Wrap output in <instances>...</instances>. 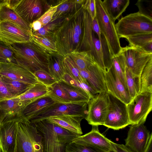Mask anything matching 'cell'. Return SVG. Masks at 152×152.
<instances>
[{
    "mask_svg": "<svg viewBox=\"0 0 152 152\" xmlns=\"http://www.w3.org/2000/svg\"><path fill=\"white\" fill-rule=\"evenodd\" d=\"M46 4V1L44 0H21L14 10L30 25L43 14L44 5Z\"/></svg>",
    "mask_w": 152,
    "mask_h": 152,
    "instance_id": "cell-14",
    "label": "cell"
},
{
    "mask_svg": "<svg viewBox=\"0 0 152 152\" xmlns=\"http://www.w3.org/2000/svg\"><path fill=\"white\" fill-rule=\"evenodd\" d=\"M114 152H134L129 148L123 144H120L114 143L112 141L111 142Z\"/></svg>",
    "mask_w": 152,
    "mask_h": 152,
    "instance_id": "cell-50",
    "label": "cell"
},
{
    "mask_svg": "<svg viewBox=\"0 0 152 152\" xmlns=\"http://www.w3.org/2000/svg\"><path fill=\"white\" fill-rule=\"evenodd\" d=\"M126 79L128 90L132 100L139 91L138 78H135L130 71L126 67Z\"/></svg>",
    "mask_w": 152,
    "mask_h": 152,
    "instance_id": "cell-42",
    "label": "cell"
},
{
    "mask_svg": "<svg viewBox=\"0 0 152 152\" xmlns=\"http://www.w3.org/2000/svg\"><path fill=\"white\" fill-rule=\"evenodd\" d=\"M126 39L129 42V46L138 47L152 53V33L140 34Z\"/></svg>",
    "mask_w": 152,
    "mask_h": 152,
    "instance_id": "cell-29",
    "label": "cell"
},
{
    "mask_svg": "<svg viewBox=\"0 0 152 152\" xmlns=\"http://www.w3.org/2000/svg\"><path fill=\"white\" fill-rule=\"evenodd\" d=\"M8 22L14 24L31 33L30 25L23 20L14 10L5 4L0 5V23Z\"/></svg>",
    "mask_w": 152,
    "mask_h": 152,
    "instance_id": "cell-23",
    "label": "cell"
},
{
    "mask_svg": "<svg viewBox=\"0 0 152 152\" xmlns=\"http://www.w3.org/2000/svg\"><path fill=\"white\" fill-rule=\"evenodd\" d=\"M0 75L30 85L39 82L34 74L18 65L0 64Z\"/></svg>",
    "mask_w": 152,
    "mask_h": 152,
    "instance_id": "cell-17",
    "label": "cell"
},
{
    "mask_svg": "<svg viewBox=\"0 0 152 152\" xmlns=\"http://www.w3.org/2000/svg\"><path fill=\"white\" fill-rule=\"evenodd\" d=\"M110 152H114L113 151H111Z\"/></svg>",
    "mask_w": 152,
    "mask_h": 152,
    "instance_id": "cell-57",
    "label": "cell"
},
{
    "mask_svg": "<svg viewBox=\"0 0 152 152\" xmlns=\"http://www.w3.org/2000/svg\"><path fill=\"white\" fill-rule=\"evenodd\" d=\"M34 74L39 82L47 86H50L57 82L50 73L46 71L39 70L35 72Z\"/></svg>",
    "mask_w": 152,
    "mask_h": 152,
    "instance_id": "cell-45",
    "label": "cell"
},
{
    "mask_svg": "<svg viewBox=\"0 0 152 152\" xmlns=\"http://www.w3.org/2000/svg\"><path fill=\"white\" fill-rule=\"evenodd\" d=\"M65 152H106L94 146L71 142L66 146Z\"/></svg>",
    "mask_w": 152,
    "mask_h": 152,
    "instance_id": "cell-43",
    "label": "cell"
},
{
    "mask_svg": "<svg viewBox=\"0 0 152 152\" xmlns=\"http://www.w3.org/2000/svg\"><path fill=\"white\" fill-rule=\"evenodd\" d=\"M130 125L144 124L152 109V93L137 94L127 105Z\"/></svg>",
    "mask_w": 152,
    "mask_h": 152,
    "instance_id": "cell-8",
    "label": "cell"
},
{
    "mask_svg": "<svg viewBox=\"0 0 152 152\" xmlns=\"http://www.w3.org/2000/svg\"><path fill=\"white\" fill-rule=\"evenodd\" d=\"M92 45L91 53L93 57L95 62L104 72L106 71L103 60L100 40L96 34L92 32Z\"/></svg>",
    "mask_w": 152,
    "mask_h": 152,
    "instance_id": "cell-38",
    "label": "cell"
},
{
    "mask_svg": "<svg viewBox=\"0 0 152 152\" xmlns=\"http://www.w3.org/2000/svg\"><path fill=\"white\" fill-rule=\"evenodd\" d=\"M0 152H2L1 149L0 148Z\"/></svg>",
    "mask_w": 152,
    "mask_h": 152,
    "instance_id": "cell-56",
    "label": "cell"
},
{
    "mask_svg": "<svg viewBox=\"0 0 152 152\" xmlns=\"http://www.w3.org/2000/svg\"><path fill=\"white\" fill-rule=\"evenodd\" d=\"M18 65L34 74L39 70L48 72L49 56L32 41L9 45Z\"/></svg>",
    "mask_w": 152,
    "mask_h": 152,
    "instance_id": "cell-3",
    "label": "cell"
},
{
    "mask_svg": "<svg viewBox=\"0 0 152 152\" xmlns=\"http://www.w3.org/2000/svg\"><path fill=\"white\" fill-rule=\"evenodd\" d=\"M83 21V6L77 11L64 18L54 37L58 54L64 57L77 50L82 37Z\"/></svg>",
    "mask_w": 152,
    "mask_h": 152,
    "instance_id": "cell-1",
    "label": "cell"
},
{
    "mask_svg": "<svg viewBox=\"0 0 152 152\" xmlns=\"http://www.w3.org/2000/svg\"><path fill=\"white\" fill-rule=\"evenodd\" d=\"M85 0H64L58 6L57 11L50 22L64 18L78 10Z\"/></svg>",
    "mask_w": 152,
    "mask_h": 152,
    "instance_id": "cell-24",
    "label": "cell"
},
{
    "mask_svg": "<svg viewBox=\"0 0 152 152\" xmlns=\"http://www.w3.org/2000/svg\"><path fill=\"white\" fill-rule=\"evenodd\" d=\"M30 34L12 23H0V39L9 45L30 42Z\"/></svg>",
    "mask_w": 152,
    "mask_h": 152,
    "instance_id": "cell-15",
    "label": "cell"
},
{
    "mask_svg": "<svg viewBox=\"0 0 152 152\" xmlns=\"http://www.w3.org/2000/svg\"><path fill=\"white\" fill-rule=\"evenodd\" d=\"M30 26L31 28V32L37 31L43 27L41 23L37 20L34 21Z\"/></svg>",
    "mask_w": 152,
    "mask_h": 152,
    "instance_id": "cell-52",
    "label": "cell"
},
{
    "mask_svg": "<svg viewBox=\"0 0 152 152\" xmlns=\"http://www.w3.org/2000/svg\"><path fill=\"white\" fill-rule=\"evenodd\" d=\"M139 81L138 94L143 92L152 93V58L143 69L139 78Z\"/></svg>",
    "mask_w": 152,
    "mask_h": 152,
    "instance_id": "cell-30",
    "label": "cell"
},
{
    "mask_svg": "<svg viewBox=\"0 0 152 152\" xmlns=\"http://www.w3.org/2000/svg\"><path fill=\"white\" fill-rule=\"evenodd\" d=\"M103 5L112 20L115 23L129 5V0H104Z\"/></svg>",
    "mask_w": 152,
    "mask_h": 152,
    "instance_id": "cell-22",
    "label": "cell"
},
{
    "mask_svg": "<svg viewBox=\"0 0 152 152\" xmlns=\"http://www.w3.org/2000/svg\"><path fill=\"white\" fill-rule=\"evenodd\" d=\"M58 102L48 95L40 98L25 105L18 115L21 119L28 121Z\"/></svg>",
    "mask_w": 152,
    "mask_h": 152,
    "instance_id": "cell-19",
    "label": "cell"
},
{
    "mask_svg": "<svg viewBox=\"0 0 152 152\" xmlns=\"http://www.w3.org/2000/svg\"><path fill=\"white\" fill-rule=\"evenodd\" d=\"M31 41L42 50L50 55L57 54L58 49L54 38L41 37L30 34Z\"/></svg>",
    "mask_w": 152,
    "mask_h": 152,
    "instance_id": "cell-31",
    "label": "cell"
},
{
    "mask_svg": "<svg viewBox=\"0 0 152 152\" xmlns=\"http://www.w3.org/2000/svg\"><path fill=\"white\" fill-rule=\"evenodd\" d=\"M135 5L140 14L152 19V1L139 0Z\"/></svg>",
    "mask_w": 152,
    "mask_h": 152,
    "instance_id": "cell-46",
    "label": "cell"
},
{
    "mask_svg": "<svg viewBox=\"0 0 152 152\" xmlns=\"http://www.w3.org/2000/svg\"><path fill=\"white\" fill-rule=\"evenodd\" d=\"M152 134H151L144 152H152Z\"/></svg>",
    "mask_w": 152,
    "mask_h": 152,
    "instance_id": "cell-54",
    "label": "cell"
},
{
    "mask_svg": "<svg viewBox=\"0 0 152 152\" xmlns=\"http://www.w3.org/2000/svg\"><path fill=\"white\" fill-rule=\"evenodd\" d=\"M111 141L94 127L90 132L79 136L72 141L77 144L94 146L106 152L113 150Z\"/></svg>",
    "mask_w": 152,
    "mask_h": 152,
    "instance_id": "cell-20",
    "label": "cell"
},
{
    "mask_svg": "<svg viewBox=\"0 0 152 152\" xmlns=\"http://www.w3.org/2000/svg\"><path fill=\"white\" fill-rule=\"evenodd\" d=\"M84 21L82 37L79 47L78 51H91L92 45V19L88 12L83 9Z\"/></svg>",
    "mask_w": 152,
    "mask_h": 152,
    "instance_id": "cell-25",
    "label": "cell"
},
{
    "mask_svg": "<svg viewBox=\"0 0 152 152\" xmlns=\"http://www.w3.org/2000/svg\"><path fill=\"white\" fill-rule=\"evenodd\" d=\"M17 125L15 152H43L42 137L34 125L20 119Z\"/></svg>",
    "mask_w": 152,
    "mask_h": 152,
    "instance_id": "cell-4",
    "label": "cell"
},
{
    "mask_svg": "<svg viewBox=\"0 0 152 152\" xmlns=\"http://www.w3.org/2000/svg\"><path fill=\"white\" fill-rule=\"evenodd\" d=\"M88 102L72 103L56 102L43 112L28 121L34 124L49 117L64 115L86 117L87 113Z\"/></svg>",
    "mask_w": 152,
    "mask_h": 152,
    "instance_id": "cell-9",
    "label": "cell"
},
{
    "mask_svg": "<svg viewBox=\"0 0 152 152\" xmlns=\"http://www.w3.org/2000/svg\"><path fill=\"white\" fill-rule=\"evenodd\" d=\"M91 28L92 31L96 34L98 38L100 40L101 32L96 17L92 20Z\"/></svg>",
    "mask_w": 152,
    "mask_h": 152,
    "instance_id": "cell-51",
    "label": "cell"
},
{
    "mask_svg": "<svg viewBox=\"0 0 152 152\" xmlns=\"http://www.w3.org/2000/svg\"><path fill=\"white\" fill-rule=\"evenodd\" d=\"M107 93L108 110L103 125L114 130H118L130 125L127 105Z\"/></svg>",
    "mask_w": 152,
    "mask_h": 152,
    "instance_id": "cell-7",
    "label": "cell"
},
{
    "mask_svg": "<svg viewBox=\"0 0 152 152\" xmlns=\"http://www.w3.org/2000/svg\"><path fill=\"white\" fill-rule=\"evenodd\" d=\"M64 18L50 22L39 30L31 32V33L41 37L54 38L55 32L61 25Z\"/></svg>",
    "mask_w": 152,
    "mask_h": 152,
    "instance_id": "cell-39",
    "label": "cell"
},
{
    "mask_svg": "<svg viewBox=\"0 0 152 152\" xmlns=\"http://www.w3.org/2000/svg\"><path fill=\"white\" fill-rule=\"evenodd\" d=\"M80 70H86L95 62L91 51L75 50L68 54Z\"/></svg>",
    "mask_w": 152,
    "mask_h": 152,
    "instance_id": "cell-28",
    "label": "cell"
},
{
    "mask_svg": "<svg viewBox=\"0 0 152 152\" xmlns=\"http://www.w3.org/2000/svg\"><path fill=\"white\" fill-rule=\"evenodd\" d=\"M108 100L107 92L98 93L88 102V110L85 118L93 126L103 125L107 113Z\"/></svg>",
    "mask_w": 152,
    "mask_h": 152,
    "instance_id": "cell-10",
    "label": "cell"
},
{
    "mask_svg": "<svg viewBox=\"0 0 152 152\" xmlns=\"http://www.w3.org/2000/svg\"><path fill=\"white\" fill-rule=\"evenodd\" d=\"M48 86L39 82L32 85L25 93L19 97L27 104L40 98L48 95Z\"/></svg>",
    "mask_w": 152,
    "mask_h": 152,
    "instance_id": "cell-27",
    "label": "cell"
},
{
    "mask_svg": "<svg viewBox=\"0 0 152 152\" xmlns=\"http://www.w3.org/2000/svg\"><path fill=\"white\" fill-rule=\"evenodd\" d=\"M107 92L127 105L131 101L127 88L112 66L104 72Z\"/></svg>",
    "mask_w": 152,
    "mask_h": 152,
    "instance_id": "cell-16",
    "label": "cell"
},
{
    "mask_svg": "<svg viewBox=\"0 0 152 152\" xmlns=\"http://www.w3.org/2000/svg\"><path fill=\"white\" fill-rule=\"evenodd\" d=\"M7 115L6 113L0 105V125L5 118Z\"/></svg>",
    "mask_w": 152,
    "mask_h": 152,
    "instance_id": "cell-55",
    "label": "cell"
},
{
    "mask_svg": "<svg viewBox=\"0 0 152 152\" xmlns=\"http://www.w3.org/2000/svg\"><path fill=\"white\" fill-rule=\"evenodd\" d=\"M121 52L126 67L135 78H139L144 67L152 58V53L146 52L140 48L130 46L122 47Z\"/></svg>",
    "mask_w": 152,
    "mask_h": 152,
    "instance_id": "cell-11",
    "label": "cell"
},
{
    "mask_svg": "<svg viewBox=\"0 0 152 152\" xmlns=\"http://www.w3.org/2000/svg\"><path fill=\"white\" fill-rule=\"evenodd\" d=\"M19 119L5 118L0 125V148L2 152H15Z\"/></svg>",
    "mask_w": 152,
    "mask_h": 152,
    "instance_id": "cell-12",
    "label": "cell"
},
{
    "mask_svg": "<svg viewBox=\"0 0 152 152\" xmlns=\"http://www.w3.org/2000/svg\"><path fill=\"white\" fill-rule=\"evenodd\" d=\"M21 0H5L4 4L9 8L14 10Z\"/></svg>",
    "mask_w": 152,
    "mask_h": 152,
    "instance_id": "cell-53",
    "label": "cell"
},
{
    "mask_svg": "<svg viewBox=\"0 0 152 152\" xmlns=\"http://www.w3.org/2000/svg\"><path fill=\"white\" fill-rule=\"evenodd\" d=\"M96 18L101 34L104 37L110 48L112 57L121 52L122 47L117 34L115 24L106 12L101 0H95Z\"/></svg>",
    "mask_w": 152,
    "mask_h": 152,
    "instance_id": "cell-6",
    "label": "cell"
},
{
    "mask_svg": "<svg viewBox=\"0 0 152 152\" xmlns=\"http://www.w3.org/2000/svg\"><path fill=\"white\" fill-rule=\"evenodd\" d=\"M61 81L83 91L88 94L91 99L98 94L96 90L91 87L86 81H80L76 80L66 73H65L63 78Z\"/></svg>",
    "mask_w": 152,
    "mask_h": 152,
    "instance_id": "cell-35",
    "label": "cell"
},
{
    "mask_svg": "<svg viewBox=\"0 0 152 152\" xmlns=\"http://www.w3.org/2000/svg\"><path fill=\"white\" fill-rule=\"evenodd\" d=\"M27 104L19 97L0 100V105L7 114L6 117H18L21 109Z\"/></svg>",
    "mask_w": 152,
    "mask_h": 152,
    "instance_id": "cell-26",
    "label": "cell"
},
{
    "mask_svg": "<svg viewBox=\"0 0 152 152\" xmlns=\"http://www.w3.org/2000/svg\"><path fill=\"white\" fill-rule=\"evenodd\" d=\"M48 95L58 102L72 103L77 102L72 99L63 89L60 83L56 82L52 85L48 86Z\"/></svg>",
    "mask_w": 152,
    "mask_h": 152,
    "instance_id": "cell-34",
    "label": "cell"
},
{
    "mask_svg": "<svg viewBox=\"0 0 152 152\" xmlns=\"http://www.w3.org/2000/svg\"><path fill=\"white\" fill-rule=\"evenodd\" d=\"M80 75L86 82L99 93L107 92L104 72L95 62L86 70H80Z\"/></svg>",
    "mask_w": 152,
    "mask_h": 152,
    "instance_id": "cell-18",
    "label": "cell"
},
{
    "mask_svg": "<svg viewBox=\"0 0 152 152\" xmlns=\"http://www.w3.org/2000/svg\"><path fill=\"white\" fill-rule=\"evenodd\" d=\"M0 77L5 83L9 92L14 97H19L24 94L32 85L0 75Z\"/></svg>",
    "mask_w": 152,
    "mask_h": 152,
    "instance_id": "cell-33",
    "label": "cell"
},
{
    "mask_svg": "<svg viewBox=\"0 0 152 152\" xmlns=\"http://www.w3.org/2000/svg\"><path fill=\"white\" fill-rule=\"evenodd\" d=\"M63 62L65 73L76 80L86 81L80 75V69L69 56L66 55L63 57Z\"/></svg>",
    "mask_w": 152,
    "mask_h": 152,
    "instance_id": "cell-40",
    "label": "cell"
},
{
    "mask_svg": "<svg viewBox=\"0 0 152 152\" xmlns=\"http://www.w3.org/2000/svg\"><path fill=\"white\" fill-rule=\"evenodd\" d=\"M61 86L70 97L77 102H88L91 99L83 91L70 86L62 81L58 82Z\"/></svg>",
    "mask_w": 152,
    "mask_h": 152,
    "instance_id": "cell-37",
    "label": "cell"
},
{
    "mask_svg": "<svg viewBox=\"0 0 152 152\" xmlns=\"http://www.w3.org/2000/svg\"><path fill=\"white\" fill-rule=\"evenodd\" d=\"M32 124L41 137L43 152H65L67 145L79 136L46 119Z\"/></svg>",
    "mask_w": 152,
    "mask_h": 152,
    "instance_id": "cell-2",
    "label": "cell"
},
{
    "mask_svg": "<svg viewBox=\"0 0 152 152\" xmlns=\"http://www.w3.org/2000/svg\"><path fill=\"white\" fill-rule=\"evenodd\" d=\"M115 26L119 38H126L140 34L152 33V19L137 12L122 17Z\"/></svg>",
    "mask_w": 152,
    "mask_h": 152,
    "instance_id": "cell-5",
    "label": "cell"
},
{
    "mask_svg": "<svg viewBox=\"0 0 152 152\" xmlns=\"http://www.w3.org/2000/svg\"><path fill=\"white\" fill-rule=\"evenodd\" d=\"M63 57L58 54L49 56V73L57 82L63 80L65 73L63 62Z\"/></svg>",
    "mask_w": 152,
    "mask_h": 152,
    "instance_id": "cell-32",
    "label": "cell"
},
{
    "mask_svg": "<svg viewBox=\"0 0 152 152\" xmlns=\"http://www.w3.org/2000/svg\"><path fill=\"white\" fill-rule=\"evenodd\" d=\"M151 134L144 124L131 125L125 145L134 152H144Z\"/></svg>",
    "mask_w": 152,
    "mask_h": 152,
    "instance_id": "cell-13",
    "label": "cell"
},
{
    "mask_svg": "<svg viewBox=\"0 0 152 152\" xmlns=\"http://www.w3.org/2000/svg\"><path fill=\"white\" fill-rule=\"evenodd\" d=\"M0 64H18L9 45L0 39Z\"/></svg>",
    "mask_w": 152,
    "mask_h": 152,
    "instance_id": "cell-41",
    "label": "cell"
},
{
    "mask_svg": "<svg viewBox=\"0 0 152 152\" xmlns=\"http://www.w3.org/2000/svg\"><path fill=\"white\" fill-rule=\"evenodd\" d=\"M103 60L106 70L112 66V56L107 42L104 37L101 34L100 38Z\"/></svg>",
    "mask_w": 152,
    "mask_h": 152,
    "instance_id": "cell-44",
    "label": "cell"
},
{
    "mask_svg": "<svg viewBox=\"0 0 152 152\" xmlns=\"http://www.w3.org/2000/svg\"><path fill=\"white\" fill-rule=\"evenodd\" d=\"M84 118L81 116L64 115L49 117L45 119L80 136L83 134L80 123Z\"/></svg>",
    "mask_w": 152,
    "mask_h": 152,
    "instance_id": "cell-21",
    "label": "cell"
},
{
    "mask_svg": "<svg viewBox=\"0 0 152 152\" xmlns=\"http://www.w3.org/2000/svg\"><path fill=\"white\" fill-rule=\"evenodd\" d=\"M112 66L120 80L128 89L126 79V66L124 57L121 51L116 56L112 57Z\"/></svg>",
    "mask_w": 152,
    "mask_h": 152,
    "instance_id": "cell-36",
    "label": "cell"
},
{
    "mask_svg": "<svg viewBox=\"0 0 152 152\" xmlns=\"http://www.w3.org/2000/svg\"><path fill=\"white\" fill-rule=\"evenodd\" d=\"M83 9L86 11L92 20L96 17V8L95 0H85L83 5Z\"/></svg>",
    "mask_w": 152,
    "mask_h": 152,
    "instance_id": "cell-48",
    "label": "cell"
},
{
    "mask_svg": "<svg viewBox=\"0 0 152 152\" xmlns=\"http://www.w3.org/2000/svg\"><path fill=\"white\" fill-rule=\"evenodd\" d=\"M15 98L9 92L4 82L0 77V100Z\"/></svg>",
    "mask_w": 152,
    "mask_h": 152,
    "instance_id": "cell-49",
    "label": "cell"
},
{
    "mask_svg": "<svg viewBox=\"0 0 152 152\" xmlns=\"http://www.w3.org/2000/svg\"><path fill=\"white\" fill-rule=\"evenodd\" d=\"M64 0H60L57 4L51 6L37 20L39 21L43 26L50 22L54 14L56 12L58 6Z\"/></svg>",
    "mask_w": 152,
    "mask_h": 152,
    "instance_id": "cell-47",
    "label": "cell"
}]
</instances>
